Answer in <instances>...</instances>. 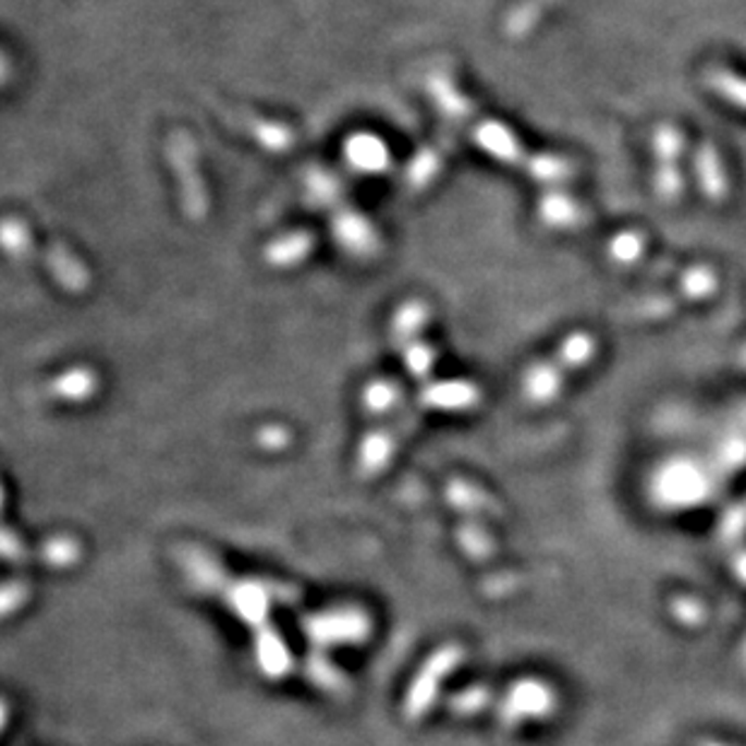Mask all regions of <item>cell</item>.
I'll return each mask as SVG.
<instances>
[{"mask_svg":"<svg viewBox=\"0 0 746 746\" xmlns=\"http://www.w3.org/2000/svg\"><path fill=\"white\" fill-rule=\"evenodd\" d=\"M428 95L444 119L469 131L476 146L484 148L498 162L515 167V170H522L529 174L531 180H537L541 184H563L575 174V167L567 158L529 150L525 143L515 136V131L505 126L503 121H496L481 114V111L474 107L472 99L454 85L450 75H430Z\"/></svg>","mask_w":746,"mask_h":746,"instance_id":"1","label":"cell"},{"mask_svg":"<svg viewBox=\"0 0 746 746\" xmlns=\"http://www.w3.org/2000/svg\"><path fill=\"white\" fill-rule=\"evenodd\" d=\"M597 353V339L589 331H575L567 337L551 358L534 365L527 375V394L537 401H547L559 394L565 377L580 370Z\"/></svg>","mask_w":746,"mask_h":746,"instance_id":"2","label":"cell"},{"mask_svg":"<svg viewBox=\"0 0 746 746\" xmlns=\"http://www.w3.org/2000/svg\"><path fill=\"white\" fill-rule=\"evenodd\" d=\"M305 638L315 645L317 650L339 648V645H358L370 638L372 621L367 611L358 607H333L325 611H315L303 619Z\"/></svg>","mask_w":746,"mask_h":746,"instance_id":"3","label":"cell"},{"mask_svg":"<svg viewBox=\"0 0 746 746\" xmlns=\"http://www.w3.org/2000/svg\"><path fill=\"white\" fill-rule=\"evenodd\" d=\"M167 160H170L172 170L176 172V182H180V198L184 206L186 218L204 220L208 213V194L204 176L198 170L196 160V146L194 140L186 136L184 131H176L167 140Z\"/></svg>","mask_w":746,"mask_h":746,"instance_id":"4","label":"cell"},{"mask_svg":"<svg viewBox=\"0 0 746 746\" xmlns=\"http://www.w3.org/2000/svg\"><path fill=\"white\" fill-rule=\"evenodd\" d=\"M228 609L235 614L242 623H247L249 628L259 631L264 626H269V614H271V592L269 583L266 580H230L228 589L222 592Z\"/></svg>","mask_w":746,"mask_h":746,"instance_id":"5","label":"cell"},{"mask_svg":"<svg viewBox=\"0 0 746 746\" xmlns=\"http://www.w3.org/2000/svg\"><path fill=\"white\" fill-rule=\"evenodd\" d=\"M331 230L343 252L360 256V259H370L380 252V235L375 232L372 222L360 216L358 210L348 206L337 208V213L331 216Z\"/></svg>","mask_w":746,"mask_h":746,"instance_id":"6","label":"cell"},{"mask_svg":"<svg viewBox=\"0 0 746 746\" xmlns=\"http://www.w3.org/2000/svg\"><path fill=\"white\" fill-rule=\"evenodd\" d=\"M180 563L198 592L204 595H220L225 592L232 577L228 575L225 567L216 559L213 553L198 547H184L180 553Z\"/></svg>","mask_w":746,"mask_h":746,"instance_id":"7","label":"cell"},{"mask_svg":"<svg viewBox=\"0 0 746 746\" xmlns=\"http://www.w3.org/2000/svg\"><path fill=\"white\" fill-rule=\"evenodd\" d=\"M254 657L256 666H259L261 674L266 678H271V682H281V678H285L293 670V652L271 623L256 631Z\"/></svg>","mask_w":746,"mask_h":746,"instance_id":"8","label":"cell"},{"mask_svg":"<svg viewBox=\"0 0 746 746\" xmlns=\"http://www.w3.org/2000/svg\"><path fill=\"white\" fill-rule=\"evenodd\" d=\"M696 180L700 192L706 194V198L716 200H725L730 194V176L725 170V162H722L718 148L712 146V143L704 140L700 146L696 148Z\"/></svg>","mask_w":746,"mask_h":746,"instance_id":"9","label":"cell"},{"mask_svg":"<svg viewBox=\"0 0 746 746\" xmlns=\"http://www.w3.org/2000/svg\"><path fill=\"white\" fill-rule=\"evenodd\" d=\"M343 150H346L343 155H346L348 164L360 174H380L392 162L384 140L372 136V133H355Z\"/></svg>","mask_w":746,"mask_h":746,"instance_id":"10","label":"cell"},{"mask_svg":"<svg viewBox=\"0 0 746 746\" xmlns=\"http://www.w3.org/2000/svg\"><path fill=\"white\" fill-rule=\"evenodd\" d=\"M47 266L56 281L61 283L63 291L69 293H83L90 285V273H87L85 264L65 247V244L53 242L47 249Z\"/></svg>","mask_w":746,"mask_h":746,"instance_id":"11","label":"cell"},{"mask_svg":"<svg viewBox=\"0 0 746 746\" xmlns=\"http://www.w3.org/2000/svg\"><path fill=\"white\" fill-rule=\"evenodd\" d=\"M235 119H237V124L247 131L261 148L271 150V152H285V150L293 148V143H295L293 131L288 129L285 124H281V121L256 117V114H252V111H240V114H235Z\"/></svg>","mask_w":746,"mask_h":746,"instance_id":"12","label":"cell"},{"mask_svg":"<svg viewBox=\"0 0 746 746\" xmlns=\"http://www.w3.org/2000/svg\"><path fill=\"white\" fill-rule=\"evenodd\" d=\"M315 235L307 230H293L288 235L276 237L264 252L266 264H271L273 269H291V266L303 264L307 256L315 249Z\"/></svg>","mask_w":746,"mask_h":746,"instance_id":"13","label":"cell"},{"mask_svg":"<svg viewBox=\"0 0 746 746\" xmlns=\"http://www.w3.org/2000/svg\"><path fill=\"white\" fill-rule=\"evenodd\" d=\"M394 450L396 436L389 428H377L372 432H367L358 450V472L363 476H377L384 472Z\"/></svg>","mask_w":746,"mask_h":746,"instance_id":"14","label":"cell"},{"mask_svg":"<svg viewBox=\"0 0 746 746\" xmlns=\"http://www.w3.org/2000/svg\"><path fill=\"white\" fill-rule=\"evenodd\" d=\"M99 389V377L97 372H93L90 367H71V370L61 372L56 380L49 382V394L61 399V401H75V404H81V401L93 399Z\"/></svg>","mask_w":746,"mask_h":746,"instance_id":"15","label":"cell"},{"mask_svg":"<svg viewBox=\"0 0 746 746\" xmlns=\"http://www.w3.org/2000/svg\"><path fill=\"white\" fill-rule=\"evenodd\" d=\"M539 216L549 228H559V230L580 228L587 218L585 208L577 204L573 196L563 194L561 188L559 192L543 194L541 204H539Z\"/></svg>","mask_w":746,"mask_h":746,"instance_id":"16","label":"cell"},{"mask_svg":"<svg viewBox=\"0 0 746 746\" xmlns=\"http://www.w3.org/2000/svg\"><path fill=\"white\" fill-rule=\"evenodd\" d=\"M305 676L319 688V692H325L329 696L343 698V696H348V692H351V684H348L346 674H343L339 666L329 660V657L321 655V650H315L311 655H307Z\"/></svg>","mask_w":746,"mask_h":746,"instance_id":"17","label":"cell"},{"mask_svg":"<svg viewBox=\"0 0 746 746\" xmlns=\"http://www.w3.org/2000/svg\"><path fill=\"white\" fill-rule=\"evenodd\" d=\"M428 325V305L420 299H408V303L396 309L392 319V339L399 348H406L411 343L420 341L423 329Z\"/></svg>","mask_w":746,"mask_h":746,"instance_id":"18","label":"cell"},{"mask_svg":"<svg viewBox=\"0 0 746 746\" xmlns=\"http://www.w3.org/2000/svg\"><path fill=\"white\" fill-rule=\"evenodd\" d=\"M0 249H3L8 256H13V259L20 264H27L37 256L32 232L20 218L0 220Z\"/></svg>","mask_w":746,"mask_h":746,"instance_id":"19","label":"cell"},{"mask_svg":"<svg viewBox=\"0 0 746 746\" xmlns=\"http://www.w3.org/2000/svg\"><path fill=\"white\" fill-rule=\"evenodd\" d=\"M452 146L444 148L442 140L438 146H430L426 150H420L414 160H411L408 170H406V182L411 188H426L432 180H436L438 172L442 170L444 164V155H448Z\"/></svg>","mask_w":746,"mask_h":746,"instance_id":"20","label":"cell"},{"mask_svg":"<svg viewBox=\"0 0 746 746\" xmlns=\"http://www.w3.org/2000/svg\"><path fill=\"white\" fill-rule=\"evenodd\" d=\"M420 399L436 408H462L476 399V389L469 382H440L428 387Z\"/></svg>","mask_w":746,"mask_h":746,"instance_id":"21","label":"cell"},{"mask_svg":"<svg viewBox=\"0 0 746 746\" xmlns=\"http://www.w3.org/2000/svg\"><path fill=\"white\" fill-rule=\"evenodd\" d=\"M710 90H716L725 102L746 111V75L730 69H712L706 75Z\"/></svg>","mask_w":746,"mask_h":746,"instance_id":"22","label":"cell"},{"mask_svg":"<svg viewBox=\"0 0 746 746\" xmlns=\"http://www.w3.org/2000/svg\"><path fill=\"white\" fill-rule=\"evenodd\" d=\"M686 150V136L674 124L657 126L652 133V155L657 164H678Z\"/></svg>","mask_w":746,"mask_h":746,"instance_id":"23","label":"cell"},{"mask_svg":"<svg viewBox=\"0 0 746 746\" xmlns=\"http://www.w3.org/2000/svg\"><path fill=\"white\" fill-rule=\"evenodd\" d=\"M81 543H77L73 537H49L47 541L39 547V559L41 563H47L49 567H56V571H61V567H71L77 561H81Z\"/></svg>","mask_w":746,"mask_h":746,"instance_id":"24","label":"cell"},{"mask_svg":"<svg viewBox=\"0 0 746 746\" xmlns=\"http://www.w3.org/2000/svg\"><path fill=\"white\" fill-rule=\"evenodd\" d=\"M401 401V387L394 380H375L365 387L363 408L370 416H384Z\"/></svg>","mask_w":746,"mask_h":746,"instance_id":"25","label":"cell"},{"mask_svg":"<svg viewBox=\"0 0 746 746\" xmlns=\"http://www.w3.org/2000/svg\"><path fill=\"white\" fill-rule=\"evenodd\" d=\"M611 259L619 261L621 266L638 264L645 254V235L638 230H626L611 240L609 244Z\"/></svg>","mask_w":746,"mask_h":746,"instance_id":"26","label":"cell"},{"mask_svg":"<svg viewBox=\"0 0 746 746\" xmlns=\"http://www.w3.org/2000/svg\"><path fill=\"white\" fill-rule=\"evenodd\" d=\"M307 194L309 198L315 200L317 206H333L337 204V198L341 196V182L337 174L325 172V170H317L307 176Z\"/></svg>","mask_w":746,"mask_h":746,"instance_id":"27","label":"cell"},{"mask_svg":"<svg viewBox=\"0 0 746 746\" xmlns=\"http://www.w3.org/2000/svg\"><path fill=\"white\" fill-rule=\"evenodd\" d=\"M404 353V360H406V370L423 380V377H428L432 372V365H436V348L430 346L426 341H416L411 343V346L401 348Z\"/></svg>","mask_w":746,"mask_h":746,"instance_id":"28","label":"cell"},{"mask_svg":"<svg viewBox=\"0 0 746 746\" xmlns=\"http://www.w3.org/2000/svg\"><path fill=\"white\" fill-rule=\"evenodd\" d=\"M555 0H527V3H522L519 8H515V13L510 15L507 22V32L510 35H525L534 25H537V20L541 17V13L547 8H551Z\"/></svg>","mask_w":746,"mask_h":746,"instance_id":"29","label":"cell"},{"mask_svg":"<svg viewBox=\"0 0 746 746\" xmlns=\"http://www.w3.org/2000/svg\"><path fill=\"white\" fill-rule=\"evenodd\" d=\"M716 273H712L708 266H696V269H688V273L684 276L682 288L686 297L692 299H704L708 295L716 293Z\"/></svg>","mask_w":746,"mask_h":746,"instance_id":"30","label":"cell"},{"mask_svg":"<svg viewBox=\"0 0 746 746\" xmlns=\"http://www.w3.org/2000/svg\"><path fill=\"white\" fill-rule=\"evenodd\" d=\"M29 599V585L22 580H13L0 585V619H5L10 614H15L17 609L27 604Z\"/></svg>","mask_w":746,"mask_h":746,"instance_id":"31","label":"cell"},{"mask_svg":"<svg viewBox=\"0 0 746 746\" xmlns=\"http://www.w3.org/2000/svg\"><path fill=\"white\" fill-rule=\"evenodd\" d=\"M0 559L8 561V563H25L29 559V551L25 547V541H22L17 534L10 529V527H3L0 525Z\"/></svg>","mask_w":746,"mask_h":746,"instance_id":"32","label":"cell"},{"mask_svg":"<svg viewBox=\"0 0 746 746\" xmlns=\"http://www.w3.org/2000/svg\"><path fill=\"white\" fill-rule=\"evenodd\" d=\"M259 444L264 450L269 452H281L285 450L288 444H291V430L283 428V426H266L259 430V436H256Z\"/></svg>","mask_w":746,"mask_h":746,"instance_id":"33","label":"cell"},{"mask_svg":"<svg viewBox=\"0 0 746 746\" xmlns=\"http://www.w3.org/2000/svg\"><path fill=\"white\" fill-rule=\"evenodd\" d=\"M266 583H269L271 599L278 601V604H283V607H297L299 604L297 587L288 585V583H276V580H266Z\"/></svg>","mask_w":746,"mask_h":746,"instance_id":"34","label":"cell"},{"mask_svg":"<svg viewBox=\"0 0 746 746\" xmlns=\"http://www.w3.org/2000/svg\"><path fill=\"white\" fill-rule=\"evenodd\" d=\"M5 722H8V704L3 698H0V730L5 727Z\"/></svg>","mask_w":746,"mask_h":746,"instance_id":"35","label":"cell"},{"mask_svg":"<svg viewBox=\"0 0 746 746\" xmlns=\"http://www.w3.org/2000/svg\"><path fill=\"white\" fill-rule=\"evenodd\" d=\"M5 77H8V63H5L3 56H0V83H3Z\"/></svg>","mask_w":746,"mask_h":746,"instance_id":"36","label":"cell"},{"mask_svg":"<svg viewBox=\"0 0 746 746\" xmlns=\"http://www.w3.org/2000/svg\"><path fill=\"white\" fill-rule=\"evenodd\" d=\"M0 510H3V488H0Z\"/></svg>","mask_w":746,"mask_h":746,"instance_id":"37","label":"cell"}]
</instances>
